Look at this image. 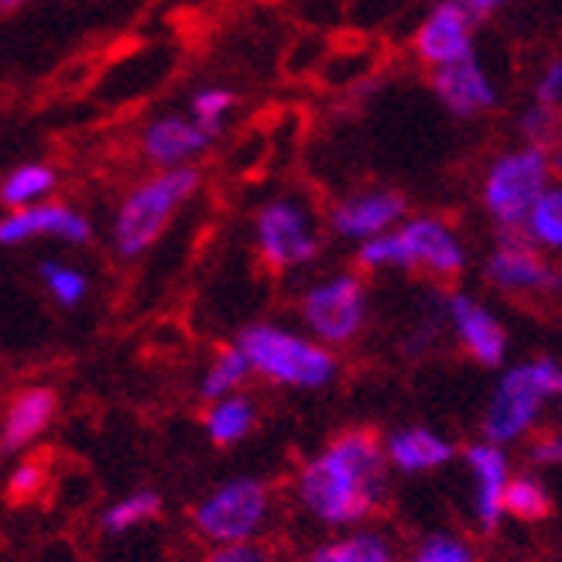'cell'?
<instances>
[{
	"label": "cell",
	"mask_w": 562,
	"mask_h": 562,
	"mask_svg": "<svg viewBox=\"0 0 562 562\" xmlns=\"http://www.w3.org/2000/svg\"><path fill=\"white\" fill-rule=\"evenodd\" d=\"M274 521V491L255 473H237L213 484L192 504L189 525L206 546L258 542Z\"/></svg>",
	"instance_id": "cell-4"
},
{
	"label": "cell",
	"mask_w": 562,
	"mask_h": 562,
	"mask_svg": "<svg viewBox=\"0 0 562 562\" xmlns=\"http://www.w3.org/2000/svg\"><path fill=\"white\" fill-rule=\"evenodd\" d=\"M487 281L508 295H562V268L539 247H531L521 231H501V240L487 258Z\"/></svg>",
	"instance_id": "cell-9"
},
{
	"label": "cell",
	"mask_w": 562,
	"mask_h": 562,
	"mask_svg": "<svg viewBox=\"0 0 562 562\" xmlns=\"http://www.w3.org/2000/svg\"><path fill=\"white\" fill-rule=\"evenodd\" d=\"M368 285L353 271L329 274L316 285H308L299 299V319L305 333L329 350L353 344L368 326Z\"/></svg>",
	"instance_id": "cell-7"
},
{
	"label": "cell",
	"mask_w": 562,
	"mask_h": 562,
	"mask_svg": "<svg viewBox=\"0 0 562 562\" xmlns=\"http://www.w3.org/2000/svg\"><path fill=\"white\" fill-rule=\"evenodd\" d=\"M559 100H562V59H552L536 82V103L555 106Z\"/></svg>",
	"instance_id": "cell-34"
},
{
	"label": "cell",
	"mask_w": 562,
	"mask_h": 562,
	"mask_svg": "<svg viewBox=\"0 0 562 562\" xmlns=\"http://www.w3.org/2000/svg\"><path fill=\"white\" fill-rule=\"evenodd\" d=\"M473 18L457 4V0H439V4L422 18L415 32V52L426 66L457 63L473 52Z\"/></svg>",
	"instance_id": "cell-17"
},
{
	"label": "cell",
	"mask_w": 562,
	"mask_h": 562,
	"mask_svg": "<svg viewBox=\"0 0 562 562\" xmlns=\"http://www.w3.org/2000/svg\"><path fill=\"white\" fill-rule=\"evenodd\" d=\"M391 467L384 446L371 429H344L292 476L299 512L326 531H350L368 525L387 501Z\"/></svg>",
	"instance_id": "cell-1"
},
{
	"label": "cell",
	"mask_w": 562,
	"mask_h": 562,
	"mask_svg": "<svg viewBox=\"0 0 562 562\" xmlns=\"http://www.w3.org/2000/svg\"><path fill=\"white\" fill-rule=\"evenodd\" d=\"M210 145H213V137L192 117H176V114L155 117L145 131H140V155H145V161H151L158 172L161 168L189 165Z\"/></svg>",
	"instance_id": "cell-19"
},
{
	"label": "cell",
	"mask_w": 562,
	"mask_h": 562,
	"mask_svg": "<svg viewBox=\"0 0 562 562\" xmlns=\"http://www.w3.org/2000/svg\"><path fill=\"white\" fill-rule=\"evenodd\" d=\"M555 405H559V412H562V391H559V398H555Z\"/></svg>",
	"instance_id": "cell-37"
},
{
	"label": "cell",
	"mask_w": 562,
	"mask_h": 562,
	"mask_svg": "<svg viewBox=\"0 0 562 562\" xmlns=\"http://www.w3.org/2000/svg\"><path fill=\"white\" fill-rule=\"evenodd\" d=\"M552 182V158L546 148L525 145L515 151H504L491 161L481 200L497 231H521L528 210Z\"/></svg>",
	"instance_id": "cell-6"
},
{
	"label": "cell",
	"mask_w": 562,
	"mask_h": 562,
	"mask_svg": "<svg viewBox=\"0 0 562 562\" xmlns=\"http://www.w3.org/2000/svg\"><path fill=\"white\" fill-rule=\"evenodd\" d=\"M158 515H161V494L158 491H151V487L127 491L117 501H110L100 512V531L106 539H121L137 528L151 525Z\"/></svg>",
	"instance_id": "cell-22"
},
{
	"label": "cell",
	"mask_w": 562,
	"mask_h": 562,
	"mask_svg": "<svg viewBox=\"0 0 562 562\" xmlns=\"http://www.w3.org/2000/svg\"><path fill=\"white\" fill-rule=\"evenodd\" d=\"M405 250V271H426L432 278H457L467 268V247L460 234L439 216H412L398 223Z\"/></svg>",
	"instance_id": "cell-10"
},
{
	"label": "cell",
	"mask_w": 562,
	"mask_h": 562,
	"mask_svg": "<svg viewBox=\"0 0 562 562\" xmlns=\"http://www.w3.org/2000/svg\"><path fill=\"white\" fill-rule=\"evenodd\" d=\"M528 460L539 470H562V429H546L528 439Z\"/></svg>",
	"instance_id": "cell-33"
},
{
	"label": "cell",
	"mask_w": 562,
	"mask_h": 562,
	"mask_svg": "<svg viewBox=\"0 0 562 562\" xmlns=\"http://www.w3.org/2000/svg\"><path fill=\"white\" fill-rule=\"evenodd\" d=\"M35 237H55L63 244H90L93 223L66 203H35L0 216V247H21Z\"/></svg>",
	"instance_id": "cell-13"
},
{
	"label": "cell",
	"mask_w": 562,
	"mask_h": 562,
	"mask_svg": "<svg viewBox=\"0 0 562 562\" xmlns=\"http://www.w3.org/2000/svg\"><path fill=\"white\" fill-rule=\"evenodd\" d=\"M38 278H42L45 292L52 295V302L63 305V308H79L82 302H87V295H90L87 271H79L69 261H55V258L42 261L38 265Z\"/></svg>",
	"instance_id": "cell-27"
},
{
	"label": "cell",
	"mask_w": 562,
	"mask_h": 562,
	"mask_svg": "<svg viewBox=\"0 0 562 562\" xmlns=\"http://www.w3.org/2000/svg\"><path fill=\"white\" fill-rule=\"evenodd\" d=\"M562 391V368L549 357H531L512 363L491 391L481 415V432L487 442L515 446L539 432L549 405Z\"/></svg>",
	"instance_id": "cell-3"
},
{
	"label": "cell",
	"mask_w": 562,
	"mask_h": 562,
	"mask_svg": "<svg viewBox=\"0 0 562 562\" xmlns=\"http://www.w3.org/2000/svg\"><path fill=\"white\" fill-rule=\"evenodd\" d=\"M521 234L531 247H539L542 255H562V182H549L546 192L528 210Z\"/></svg>",
	"instance_id": "cell-24"
},
{
	"label": "cell",
	"mask_w": 562,
	"mask_h": 562,
	"mask_svg": "<svg viewBox=\"0 0 562 562\" xmlns=\"http://www.w3.org/2000/svg\"><path fill=\"white\" fill-rule=\"evenodd\" d=\"M463 463L470 473V497H473V518L481 528H497L504 521V494L512 484V453L508 446L497 442H470L463 449Z\"/></svg>",
	"instance_id": "cell-11"
},
{
	"label": "cell",
	"mask_w": 562,
	"mask_h": 562,
	"mask_svg": "<svg viewBox=\"0 0 562 562\" xmlns=\"http://www.w3.org/2000/svg\"><path fill=\"white\" fill-rule=\"evenodd\" d=\"M200 562H274V552L258 542H227V546H210Z\"/></svg>",
	"instance_id": "cell-32"
},
{
	"label": "cell",
	"mask_w": 562,
	"mask_h": 562,
	"mask_svg": "<svg viewBox=\"0 0 562 562\" xmlns=\"http://www.w3.org/2000/svg\"><path fill=\"white\" fill-rule=\"evenodd\" d=\"M59 186V176H55V168L45 165V161H24L18 168L0 179V203L8 210H24V206H35L42 203L45 195Z\"/></svg>",
	"instance_id": "cell-25"
},
{
	"label": "cell",
	"mask_w": 562,
	"mask_h": 562,
	"mask_svg": "<svg viewBox=\"0 0 562 562\" xmlns=\"http://www.w3.org/2000/svg\"><path fill=\"white\" fill-rule=\"evenodd\" d=\"M24 4H32V0H0V14H11V11H21Z\"/></svg>",
	"instance_id": "cell-36"
},
{
	"label": "cell",
	"mask_w": 562,
	"mask_h": 562,
	"mask_svg": "<svg viewBox=\"0 0 562 562\" xmlns=\"http://www.w3.org/2000/svg\"><path fill=\"white\" fill-rule=\"evenodd\" d=\"M250 378H255V374H250V363L240 353V347L227 344V347H220L210 357V363L200 374V387H195V391H200L203 402H216V398H227V395L244 391Z\"/></svg>",
	"instance_id": "cell-23"
},
{
	"label": "cell",
	"mask_w": 562,
	"mask_h": 562,
	"mask_svg": "<svg viewBox=\"0 0 562 562\" xmlns=\"http://www.w3.org/2000/svg\"><path fill=\"white\" fill-rule=\"evenodd\" d=\"M258 402L247 395V391H237V395L206 402L203 412V436L216 446V449H231L240 446L244 439L255 436L258 429Z\"/></svg>",
	"instance_id": "cell-21"
},
{
	"label": "cell",
	"mask_w": 562,
	"mask_h": 562,
	"mask_svg": "<svg viewBox=\"0 0 562 562\" xmlns=\"http://www.w3.org/2000/svg\"><path fill=\"white\" fill-rule=\"evenodd\" d=\"M302 562H405L398 546L381 528L360 525L350 531H333V539L313 546Z\"/></svg>",
	"instance_id": "cell-20"
},
{
	"label": "cell",
	"mask_w": 562,
	"mask_h": 562,
	"mask_svg": "<svg viewBox=\"0 0 562 562\" xmlns=\"http://www.w3.org/2000/svg\"><path fill=\"white\" fill-rule=\"evenodd\" d=\"M237 97L231 90H223V87H206L192 97V121L200 124L213 140L223 134V124H227V114L234 110Z\"/></svg>",
	"instance_id": "cell-29"
},
{
	"label": "cell",
	"mask_w": 562,
	"mask_h": 562,
	"mask_svg": "<svg viewBox=\"0 0 562 562\" xmlns=\"http://www.w3.org/2000/svg\"><path fill=\"white\" fill-rule=\"evenodd\" d=\"M518 131L536 148H546L549 151V145H555V137H559V114H555V106H546V103L528 106L525 114H521V121H518Z\"/></svg>",
	"instance_id": "cell-30"
},
{
	"label": "cell",
	"mask_w": 562,
	"mask_h": 562,
	"mask_svg": "<svg viewBox=\"0 0 562 562\" xmlns=\"http://www.w3.org/2000/svg\"><path fill=\"white\" fill-rule=\"evenodd\" d=\"M45 487V467L38 460H21L14 463L8 476V494L11 501H32Z\"/></svg>",
	"instance_id": "cell-31"
},
{
	"label": "cell",
	"mask_w": 562,
	"mask_h": 562,
	"mask_svg": "<svg viewBox=\"0 0 562 562\" xmlns=\"http://www.w3.org/2000/svg\"><path fill=\"white\" fill-rule=\"evenodd\" d=\"M549 512H552V494H549V484L542 481V473L536 470L512 473L508 494H504V518L542 521Z\"/></svg>",
	"instance_id": "cell-26"
},
{
	"label": "cell",
	"mask_w": 562,
	"mask_h": 562,
	"mask_svg": "<svg viewBox=\"0 0 562 562\" xmlns=\"http://www.w3.org/2000/svg\"><path fill=\"white\" fill-rule=\"evenodd\" d=\"M59 415V395L45 384H27L0 412V453L32 449Z\"/></svg>",
	"instance_id": "cell-16"
},
{
	"label": "cell",
	"mask_w": 562,
	"mask_h": 562,
	"mask_svg": "<svg viewBox=\"0 0 562 562\" xmlns=\"http://www.w3.org/2000/svg\"><path fill=\"white\" fill-rule=\"evenodd\" d=\"M432 90L453 117H476L497 106V87L491 72L481 66V59H476V52L463 55L457 63L436 66Z\"/></svg>",
	"instance_id": "cell-15"
},
{
	"label": "cell",
	"mask_w": 562,
	"mask_h": 562,
	"mask_svg": "<svg viewBox=\"0 0 562 562\" xmlns=\"http://www.w3.org/2000/svg\"><path fill=\"white\" fill-rule=\"evenodd\" d=\"M195 189H200V172L192 165L161 168L151 179L134 186L124 195L114 227H110V240H114L117 255L127 261L148 255Z\"/></svg>",
	"instance_id": "cell-5"
},
{
	"label": "cell",
	"mask_w": 562,
	"mask_h": 562,
	"mask_svg": "<svg viewBox=\"0 0 562 562\" xmlns=\"http://www.w3.org/2000/svg\"><path fill=\"white\" fill-rule=\"evenodd\" d=\"M258 255L271 271H295L319 258V237L313 216L299 200H271L255 216Z\"/></svg>",
	"instance_id": "cell-8"
},
{
	"label": "cell",
	"mask_w": 562,
	"mask_h": 562,
	"mask_svg": "<svg viewBox=\"0 0 562 562\" xmlns=\"http://www.w3.org/2000/svg\"><path fill=\"white\" fill-rule=\"evenodd\" d=\"M381 446H384L387 467L405 476L436 473L446 463H453L457 457V446L429 426H402L395 432H387Z\"/></svg>",
	"instance_id": "cell-18"
},
{
	"label": "cell",
	"mask_w": 562,
	"mask_h": 562,
	"mask_svg": "<svg viewBox=\"0 0 562 562\" xmlns=\"http://www.w3.org/2000/svg\"><path fill=\"white\" fill-rule=\"evenodd\" d=\"M408 203L405 195L391 192V189H371V192H357L347 195L333 210H329V227L336 237L344 240H368L378 237L384 231H395L398 223L405 220Z\"/></svg>",
	"instance_id": "cell-14"
},
{
	"label": "cell",
	"mask_w": 562,
	"mask_h": 562,
	"mask_svg": "<svg viewBox=\"0 0 562 562\" xmlns=\"http://www.w3.org/2000/svg\"><path fill=\"white\" fill-rule=\"evenodd\" d=\"M250 363V374L271 387L323 391L340 374V363L329 347L308 333H295L278 323H250L234 340Z\"/></svg>",
	"instance_id": "cell-2"
},
{
	"label": "cell",
	"mask_w": 562,
	"mask_h": 562,
	"mask_svg": "<svg viewBox=\"0 0 562 562\" xmlns=\"http://www.w3.org/2000/svg\"><path fill=\"white\" fill-rule=\"evenodd\" d=\"M446 319L453 326L460 347L476 360L481 368H501L508 360V329L491 313V308L470 295V292H453L446 299Z\"/></svg>",
	"instance_id": "cell-12"
},
{
	"label": "cell",
	"mask_w": 562,
	"mask_h": 562,
	"mask_svg": "<svg viewBox=\"0 0 562 562\" xmlns=\"http://www.w3.org/2000/svg\"><path fill=\"white\" fill-rule=\"evenodd\" d=\"M457 4H460L473 21H484V18H491L494 11H501L504 4H512V0H457Z\"/></svg>",
	"instance_id": "cell-35"
},
{
	"label": "cell",
	"mask_w": 562,
	"mask_h": 562,
	"mask_svg": "<svg viewBox=\"0 0 562 562\" xmlns=\"http://www.w3.org/2000/svg\"><path fill=\"white\" fill-rule=\"evenodd\" d=\"M405 562H476V552L457 531H432L408 552Z\"/></svg>",
	"instance_id": "cell-28"
}]
</instances>
